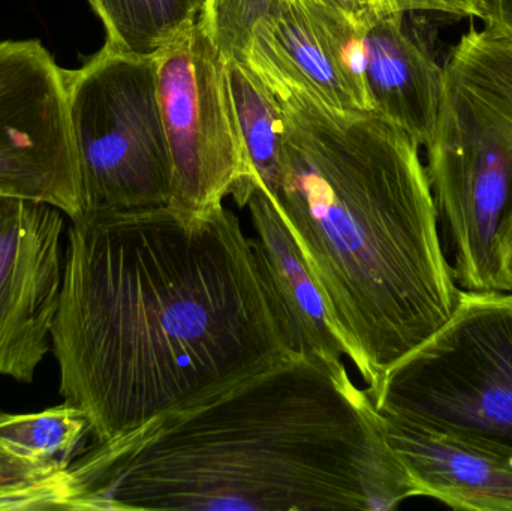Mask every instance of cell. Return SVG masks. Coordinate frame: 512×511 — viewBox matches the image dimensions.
Listing matches in <instances>:
<instances>
[{"label":"cell","mask_w":512,"mask_h":511,"mask_svg":"<svg viewBox=\"0 0 512 511\" xmlns=\"http://www.w3.org/2000/svg\"><path fill=\"white\" fill-rule=\"evenodd\" d=\"M481 5L484 27L512 39V0H481Z\"/></svg>","instance_id":"cell-20"},{"label":"cell","mask_w":512,"mask_h":511,"mask_svg":"<svg viewBox=\"0 0 512 511\" xmlns=\"http://www.w3.org/2000/svg\"><path fill=\"white\" fill-rule=\"evenodd\" d=\"M502 279H504V290L512 291V227L502 237L501 251Z\"/></svg>","instance_id":"cell-21"},{"label":"cell","mask_w":512,"mask_h":511,"mask_svg":"<svg viewBox=\"0 0 512 511\" xmlns=\"http://www.w3.org/2000/svg\"><path fill=\"white\" fill-rule=\"evenodd\" d=\"M92 435L83 410L65 402L35 414L0 411V446L51 474H63Z\"/></svg>","instance_id":"cell-15"},{"label":"cell","mask_w":512,"mask_h":511,"mask_svg":"<svg viewBox=\"0 0 512 511\" xmlns=\"http://www.w3.org/2000/svg\"><path fill=\"white\" fill-rule=\"evenodd\" d=\"M343 0H274L245 59L265 83L288 84L342 111H375L358 6Z\"/></svg>","instance_id":"cell-9"},{"label":"cell","mask_w":512,"mask_h":511,"mask_svg":"<svg viewBox=\"0 0 512 511\" xmlns=\"http://www.w3.org/2000/svg\"><path fill=\"white\" fill-rule=\"evenodd\" d=\"M56 476L0 446V486L36 485Z\"/></svg>","instance_id":"cell-19"},{"label":"cell","mask_w":512,"mask_h":511,"mask_svg":"<svg viewBox=\"0 0 512 511\" xmlns=\"http://www.w3.org/2000/svg\"><path fill=\"white\" fill-rule=\"evenodd\" d=\"M427 176L468 291H505L502 237L512 227V39L471 27L444 63Z\"/></svg>","instance_id":"cell-4"},{"label":"cell","mask_w":512,"mask_h":511,"mask_svg":"<svg viewBox=\"0 0 512 511\" xmlns=\"http://www.w3.org/2000/svg\"><path fill=\"white\" fill-rule=\"evenodd\" d=\"M256 231L254 246L288 321L295 351L343 365L345 342L315 276L304 261L285 219L261 182L248 203Z\"/></svg>","instance_id":"cell-13"},{"label":"cell","mask_w":512,"mask_h":511,"mask_svg":"<svg viewBox=\"0 0 512 511\" xmlns=\"http://www.w3.org/2000/svg\"><path fill=\"white\" fill-rule=\"evenodd\" d=\"M68 510L396 509L420 497L345 363L291 359L84 450Z\"/></svg>","instance_id":"cell-2"},{"label":"cell","mask_w":512,"mask_h":511,"mask_svg":"<svg viewBox=\"0 0 512 511\" xmlns=\"http://www.w3.org/2000/svg\"><path fill=\"white\" fill-rule=\"evenodd\" d=\"M403 17V12L361 5L364 75L375 111L396 123L418 146L427 147L438 123L444 65L409 35Z\"/></svg>","instance_id":"cell-11"},{"label":"cell","mask_w":512,"mask_h":511,"mask_svg":"<svg viewBox=\"0 0 512 511\" xmlns=\"http://www.w3.org/2000/svg\"><path fill=\"white\" fill-rule=\"evenodd\" d=\"M387 422L512 452V291H462L448 323L388 375Z\"/></svg>","instance_id":"cell-5"},{"label":"cell","mask_w":512,"mask_h":511,"mask_svg":"<svg viewBox=\"0 0 512 511\" xmlns=\"http://www.w3.org/2000/svg\"><path fill=\"white\" fill-rule=\"evenodd\" d=\"M267 84L285 125L270 197L373 402L459 300L420 146L378 111L336 110L297 87Z\"/></svg>","instance_id":"cell-3"},{"label":"cell","mask_w":512,"mask_h":511,"mask_svg":"<svg viewBox=\"0 0 512 511\" xmlns=\"http://www.w3.org/2000/svg\"><path fill=\"white\" fill-rule=\"evenodd\" d=\"M343 2H352V3H370V5H372V2H370V0H343Z\"/></svg>","instance_id":"cell-22"},{"label":"cell","mask_w":512,"mask_h":511,"mask_svg":"<svg viewBox=\"0 0 512 511\" xmlns=\"http://www.w3.org/2000/svg\"><path fill=\"white\" fill-rule=\"evenodd\" d=\"M152 57L173 170L168 206L188 219L224 206L228 195L248 206L259 179L243 143L227 59L200 14Z\"/></svg>","instance_id":"cell-7"},{"label":"cell","mask_w":512,"mask_h":511,"mask_svg":"<svg viewBox=\"0 0 512 511\" xmlns=\"http://www.w3.org/2000/svg\"><path fill=\"white\" fill-rule=\"evenodd\" d=\"M384 419V417H382ZM385 438L420 497L453 509L512 511V452L384 419Z\"/></svg>","instance_id":"cell-12"},{"label":"cell","mask_w":512,"mask_h":511,"mask_svg":"<svg viewBox=\"0 0 512 511\" xmlns=\"http://www.w3.org/2000/svg\"><path fill=\"white\" fill-rule=\"evenodd\" d=\"M0 197L83 212L66 71L35 39L0 41Z\"/></svg>","instance_id":"cell-8"},{"label":"cell","mask_w":512,"mask_h":511,"mask_svg":"<svg viewBox=\"0 0 512 511\" xmlns=\"http://www.w3.org/2000/svg\"><path fill=\"white\" fill-rule=\"evenodd\" d=\"M274 0H204L200 17L225 59H245L256 24Z\"/></svg>","instance_id":"cell-17"},{"label":"cell","mask_w":512,"mask_h":511,"mask_svg":"<svg viewBox=\"0 0 512 511\" xmlns=\"http://www.w3.org/2000/svg\"><path fill=\"white\" fill-rule=\"evenodd\" d=\"M107 33L105 48L150 57L200 14L195 0H89Z\"/></svg>","instance_id":"cell-16"},{"label":"cell","mask_w":512,"mask_h":511,"mask_svg":"<svg viewBox=\"0 0 512 511\" xmlns=\"http://www.w3.org/2000/svg\"><path fill=\"white\" fill-rule=\"evenodd\" d=\"M195 2H197L198 5L203 6L204 0H195Z\"/></svg>","instance_id":"cell-23"},{"label":"cell","mask_w":512,"mask_h":511,"mask_svg":"<svg viewBox=\"0 0 512 511\" xmlns=\"http://www.w3.org/2000/svg\"><path fill=\"white\" fill-rule=\"evenodd\" d=\"M51 345L60 395L96 444L298 354L254 239L224 206L72 219Z\"/></svg>","instance_id":"cell-1"},{"label":"cell","mask_w":512,"mask_h":511,"mask_svg":"<svg viewBox=\"0 0 512 511\" xmlns=\"http://www.w3.org/2000/svg\"><path fill=\"white\" fill-rule=\"evenodd\" d=\"M227 68L246 153L259 182L274 197L285 129L282 105L246 60L231 57Z\"/></svg>","instance_id":"cell-14"},{"label":"cell","mask_w":512,"mask_h":511,"mask_svg":"<svg viewBox=\"0 0 512 511\" xmlns=\"http://www.w3.org/2000/svg\"><path fill=\"white\" fill-rule=\"evenodd\" d=\"M65 213L0 197V375L30 383L50 351L62 299Z\"/></svg>","instance_id":"cell-10"},{"label":"cell","mask_w":512,"mask_h":511,"mask_svg":"<svg viewBox=\"0 0 512 511\" xmlns=\"http://www.w3.org/2000/svg\"><path fill=\"white\" fill-rule=\"evenodd\" d=\"M2 510H68L65 473L27 486H0Z\"/></svg>","instance_id":"cell-18"},{"label":"cell","mask_w":512,"mask_h":511,"mask_svg":"<svg viewBox=\"0 0 512 511\" xmlns=\"http://www.w3.org/2000/svg\"><path fill=\"white\" fill-rule=\"evenodd\" d=\"M66 83L81 215L168 206L173 170L153 57L104 47L66 71Z\"/></svg>","instance_id":"cell-6"}]
</instances>
